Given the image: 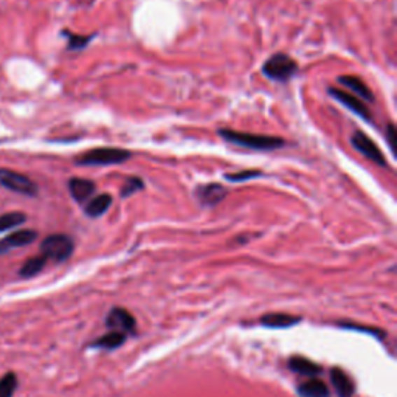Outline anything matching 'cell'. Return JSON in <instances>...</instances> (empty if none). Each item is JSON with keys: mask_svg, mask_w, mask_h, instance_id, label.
<instances>
[{"mask_svg": "<svg viewBox=\"0 0 397 397\" xmlns=\"http://www.w3.org/2000/svg\"><path fill=\"white\" fill-rule=\"evenodd\" d=\"M218 134L223 140L236 144V146L256 149V151H273L286 146V141L281 137L273 135H256L239 131H232V129H219Z\"/></svg>", "mask_w": 397, "mask_h": 397, "instance_id": "6da1fadb", "label": "cell"}, {"mask_svg": "<svg viewBox=\"0 0 397 397\" xmlns=\"http://www.w3.org/2000/svg\"><path fill=\"white\" fill-rule=\"evenodd\" d=\"M132 154L121 148H97L83 153L75 158L76 165L81 166H109V165H121L131 160Z\"/></svg>", "mask_w": 397, "mask_h": 397, "instance_id": "7a4b0ae2", "label": "cell"}, {"mask_svg": "<svg viewBox=\"0 0 397 397\" xmlns=\"http://www.w3.org/2000/svg\"><path fill=\"white\" fill-rule=\"evenodd\" d=\"M298 71V64L291 56L286 53L272 55L269 60L264 62L263 74L272 81L287 83L292 79Z\"/></svg>", "mask_w": 397, "mask_h": 397, "instance_id": "3957f363", "label": "cell"}, {"mask_svg": "<svg viewBox=\"0 0 397 397\" xmlns=\"http://www.w3.org/2000/svg\"><path fill=\"white\" fill-rule=\"evenodd\" d=\"M74 239L67 235H50L41 244V255L56 263L66 261L74 253Z\"/></svg>", "mask_w": 397, "mask_h": 397, "instance_id": "277c9868", "label": "cell"}, {"mask_svg": "<svg viewBox=\"0 0 397 397\" xmlns=\"http://www.w3.org/2000/svg\"><path fill=\"white\" fill-rule=\"evenodd\" d=\"M0 185L22 196H38V185L30 177L8 168H0Z\"/></svg>", "mask_w": 397, "mask_h": 397, "instance_id": "5b68a950", "label": "cell"}, {"mask_svg": "<svg viewBox=\"0 0 397 397\" xmlns=\"http://www.w3.org/2000/svg\"><path fill=\"white\" fill-rule=\"evenodd\" d=\"M351 143L358 153H362L366 158H370L371 162L382 166V168H386L388 163L385 160V155L382 154V151L379 149L377 144H375L365 132L362 131L354 132L351 137Z\"/></svg>", "mask_w": 397, "mask_h": 397, "instance_id": "8992f818", "label": "cell"}, {"mask_svg": "<svg viewBox=\"0 0 397 397\" xmlns=\"http://www.w3.org/2000/svg\"><path fill=\"white\" fill-rule=\"evenodd\" d=\"M328 92L330 93L332 98L340 101V103L344 107H348L351 112L358 115L360 118H363L365 121H372V115H371L370 109H368V106L363 103L362 99L357 98L356 95H352V93H348V92L334 89V88H330Z\"/></svg>", "mask_w": 397, "mask_h": 397, "instance_id": "52a82bcc", "label": "cell"}, {"mask_svg": "<svg viewBox=\"0 0 397 397\" xmlns=\"http://www.w3.org/2000/svg\"><path fill=\"white\" fill-rule=\"evenodd\" d=\"M38 237V232L34 230H18V232H13L4 239H0V255H5L6 251H10L13 249L25 247V245H30L32 242L36 241Z\"/></svg>", "mask_w": 397, "mask_h": 397, "instance_id": "ba28073f", "label": "cell"}, {"mask_svg": "<svg viewBox=\"0 0 397 397\" xmlns=\"http://www.w3.org/2000/svg\"><path fill=\"white\" fill-rule=\"evenodd\" d=\"M227 190L219 183H207L196 188V197L202 205L214 207L227 197Z\"/></svg>", "mask_w": 397, "mask_h": 397, "instance_id": "9c48e42d", "label": "cell"}, {"mask_svg": "<svg viewBox=\"0 0 397 397\" xmlns=\"http://www.w3.org/2000/svg\"><path fill=\"white\" fill-rule=\"evenodd\" d=\"M107 326L117 332H123V334H131L135 330V320L126 309L117 307L107 315Z\"/></svg>", "mask_w": 397, "mask_h": 397, "instance_id": "30bf717a", "label": "cell"}, {"mask_svg": "<svg viewBox=\"0 0 397 397\" xmlns=\"http://www.w3.org/2000/svg\"><path fill=\"white\" fill-rule=\"evenodd\" d=\"M97 186L89 179H81V177H74L69 180V191L78 204H84L85 200L92 197V194L95 193Z\"/></svg>", "mask_w": 397, "mask_h": 397, "instance_id": "8fae6325", "label": "cell"}, {"mask_svg": "<svg viewBox=\"0 0 397 397\" xmlns=\"http://www.w3.org/2000/svg\"><path fill=\"white\" fill-rule=\"evenodd\" d=\"M330 380L338 397H352L354 391H356L352 379L343 370H340V368H334V370L330 371Z\"/></svg>", "mask_w": 397, "mask_h": 397, "instance_id": "7c38bea8", "label": "cell"}, {"mask_svg": "<svg viewBox=\"0 0 397 397\" xmlns=\"http://www.w3.org/2000/svg\"><path fill=\"white\" fill-rule=\"evenodd\" d=\"M338 83L342 85H344L346 89L354 92L357 95V98L360 99H365L368 103H372L374 101V95L371 89L368 88V85L362 81V79L357 78V76H351V75H344L338 78Z\"/></svg>", "mask_w": 397, "mask_h": 397, "instance_id": "4fadbf2b", "label": "cell"}, {"mask_svg": "<svg viewBox=\"0 0 397 397\" xmlns=\"http://www.w3.org/2000/svg\"><path fill=\"white\" fill-rule=\"evenodd\" d=\"M112 205V196L111 194H99V196H95L93 199L89 200V204L85 205L84 211L85 214L89 216L92 219H97L99 216H103L107 210H109Z\"/></svg>", "mask_w": 397, "mask_h": 397, "instance_id": "5bb4252c", "label": "cell"}, {"mask_svg": "<svg viewBox=\"0 0 397 397\" xmlns=\"http://www.w3.org/2000/svg\"><path fill=\"white\" fill-rule=\"evenodd\" d=\"M301 397H329V388L320 379H310L298 388Z\"/></svg>", "mask_w": 397, "mask_h": 397, "instance_id": "9a60e30c", "label": "cell"}, {"mask_svg": "<svg viewBox=\"0 0 397 397\" xmlns=\"http://www.w3.org/2000/svg\"><path fill=\"white\" fill-rule=\"evenodd\" d=\"M288 366H291V370L293 372L301 374V375H309V377H312V375H319L321 372V368L319 365L310 362V360L305 357H293L291 360V363H288Z\"/></svg>", "mask_w": 397, "mask_h": 397, "instance_id": "2e32d148", "label": "cell"}, {"mask_svg": "<svg viewBox=\"0 0 397 397\" xmlns=\"http://www.w3.org/2000/svg\"><path fill=\"white\" fill-rule=\"evenodd\" d=\"M300 321V316H293V315H286V314H269L264 315L261 319V323L264 326L269 328H288L293 326Z\"/></svg>", "mask_w": 397, "mask_h": 397, "instance_id": "e0dca14e", "label": "cell"}, {"mask_svg": "<svg viewBox=\"0 0 397 397\" xmlns=\"http://www.w3.org/2000/svg\"><path fill=\"white\" fill-rule=\"evenodd\" d=\"M47 261H48V259L44 255L33 256L30 259H27L25 264L22 265V269L19 270V275L22 278H33V277L38 275V273L42 272V269L46 267Z\"/></svg>", "mask_w": 397, "mask_h": 397, "instance_id": "ac0fdd59", "label": "cell"}, {"mask_svg": "<svg viewBox=\"0 0 397 397\" xmlns=\"http://www.w3.org/2000/svg\"><path fill=\"white\" fill-rule=\"evenodd\" d=\"M25 221H27V216L24 213H19V211L2 214V216H0V233L6 232V230H11V228H16L19 225H22Z\"/></svg>", "mask_w": 397, "mask_h": 397, "instance_id": "d6986e66", "label": "cell"}, {"mask_svg": "<svg viewBox=\"0 0 397 397\" xmlns=\"http://www.w3.org/2000/svg\"><path fill=\"white\" fill-rule=\"evenodd\" d=\"M126 340V334H123V332H109V334H106L103 338H99L97 340L95 346H99V348H106V349H113V348H118L120 344L125 343Z\"/></svg>", "mask_w": 397, "mask_h": 397, "instance_id": "ffe728a7", "label": "cell"}, {"mask_svg": "<svg viewBox=\"0 0 397 397\" xmlns=\"http://www.w3.org/2000/svg\"><path fill=\"white\" fill-rule=\"evenodd\" d=\"M18 389V377L14 372H6L0 377V397H13Z\"/></svg>", "mask_w": 397, "mask_h": 397, "instance_id": "44dd1931", "label": "cell"}, {"mask_svg": "<svg viewBox=\"0 0 397 397\" xmlns=\"http://www.w3.org/2000/svg\"><path fill=\"white\" fill-rule=\"evenodd\" d=\"M143 188H144V182H143V180H141L140 177H129V179L126 180L125 186L121 188L120 196H121L123 199L129 197V196H132V194L141 191Z\"/></svg>", "mask_w": 397, "mask_h": 397, "instance_id": "7402d4cb", "label": "cell"}, {"mask_svg": "<svg viewBox=\"0 0 397 397\" xmlns=\"http://www.w3.org/2000/svg\"><path fill=\"white\" fill-rule=\"evenodd\" d=\"M259 176H263L261 171L245 169V171H241V172H233V174H225V179L230 180V182H245V180L255 179V177H259Z\"/></svg>", "mask_w": 397, "mask_h": 397, "instance_id": "603a6c76", "label": "cell"}, {"mask_svg": "<svg viewBox=\"0 0 397 397\" xmlns=\"http://www.w3.org/2000/svg\"><path fill=\"white\" fill-rule=\"evenodd\" d=\"M69 38V48L71 50H78L88 46V42L93 38V36H78V34H71V33H64Z\"/></svg>", "mask_w": 397, "mask_h": 397, "instance_id": "cb8c5ba5", "label": "cell"}, {"mask_svg": "<svg viewBox=\"0 0 397 397\" xmlns=\"http://www.w3.org/2000/svg\"><path fill=\"white\" fill-rule=\"evenodd\" d=\"M386 139H388V143H389V146H391V149L394 148V143H396V127L393 123H389L388 125V129H386Z\"/></svg>", "mask_w": 397, "mask_h": 397, "instance_id": "d4e9b609", "label": "cell"}, {"mask_svg": "<svg viewBox=\"0 0 397 397\" xmlns=\"http://www.w3.org/2000/svg\"><path fill=\"white\" fill-rule=\"evenodd\" d=\"M93 0H71V4L75 5H90Z\"/></svg>", "mask_w": 397, "mask_h": 397, "instance_id": "484cf974", "label": "cell"}]
</instances>
